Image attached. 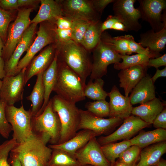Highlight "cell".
I'll return each mask as SVG.
<instances>
[{"label": "cell", "instance_id": "1", "mask_svg": "<svg viewBox=\"0 0 166 166\" xmlns=\"http://www.w3.org/2000/svg\"><path fill=\"white\" fill-rule=\"evenodd\" d=\"M49 137L33 133L11 152L15 154L22 166H46L52 149L47 145Z\"/></svg>", "mask_w": 166, "mask_h": 166}, {"label": "cell", "instance_id": "3", "mask_svg": "<svg viewBox=\"0 0 166 166\" xmlns=\"http://www.w3.org/2000/svg\"><path fill=\"white\" fill-rule=\"evenodd\" d=\"M58 59L76 73L85 84L92 69L89 52L80 44L72 40L58 44Z\"/></svg>", "mask_w": 166, "mask_h": 166}, {"label": "cell", "instance_id": "41", "mask_svg": "<svg viewBox=\"0 0 166 166\" xmlns=\"http://www.w3.org/2000/svg\"><path fill=\"white\" fill-rule=\"evenodd\" d=\"M128 41L130 54L132 53L142 54L150 56L152 58L158 57L161 56L151 53L149 50L143 47L139 43L135 41L133 36L131 35H125Z\"/></svg>", "mask_w": 166, "mask_h": 166}, {"label": "cell", "instance_id": "8", "mask_svg": "<svg viewBox=\"0 0 166 166\" xmlns=\"http://www.w3.org/2000/svg\"><path fill=\"white\" fill-rule=\"evenodd\" d=\"M32 8L20 10L17 17L9 27L2 57L5 62L9 59L24 32L31 24L30 15Z\"/></svg>", "mask_w": 166, "mask_h": 166}, {"label": "cell", "instance_id": "29", "mask_svg": "<svg viewBox=\"0 0 166 166\" xmlns=\"http://www.w3.org/2000/svg\"><path fill=\"white\" fill-rule=\"evenodd\" d=\"M100 20L91 22L80 44L90 53L97 45L102 33Z\"/></svg>", "mask_w": 166, "mask_h": 166}, {"label": "cell", "instance_id": "47", "mask_svg": "<svg viewBox=\"0 0 166 166\" xmlns=\"http://www.w3.org/2000/svg\"><path fill=\"white\" fill-rule=\"evenodd\" d=\"M166 66V54L158 57L149 59L147 67H153L156 69L161 66Z\"/></svg>", "mask_w": 166, "mask_h": 166}, {"label": "cell", "instance_id": "36", "mask_svg": "<svg viewBox=\"0 0 166 166\" xmlns=\"http://www.w3.org/2000/svg\"><path fill=\"white\" fill-rule=\"evenodd\" d=\"M85 107L87 111L97 117L101 118L109 117V103L105 100L87 102Z\"/></svg>", "mask_w": 166, "mask_h": 166}, {"label": "cell", "instance_id": "6", "mask_svg": "<svg viewBox=\"0 0 166 166\" xmlns=\"http://www.w3.org/2000/svg\"><path fill=\"white\" fill-rule=\"evenodd\" d=\"M5 113L6 120L12 127V138L18 143H23L33 134L30 110H26L22 104L19 108L6 105Z\"/></svg>", "mask_w": 166, "mask_h": 166}, {"label": "cell", "instance_id": "54", "mask_svg": "<svg viewBox=\"0 0 166 166\" xmlns=\"http://www.w3.org/2000/svg\"><path fill=\"white\" fill-rule=\"evenodd\" d=\"M155 165V166H166V160L161 158Z\"/></svg>", "mask_w": 166, "mask_h": 166}, {"label": "cell", "instance_id": "18", "mask_svg": "<svg viewBox=\"0 0 166 166\" xmlns=\"http://www.w3.org/2000/svg\"><path fill=\"white\" fill-rule=\"evenodd\" d=\"M58 46L57 43L48 45L32 59L25 72V85L32 77L41 72H43L49 67L54 59Z\"/></svg>", "mask_w": 166, "mask_h": 166}, {"label": "cell", "instance_id": "43", "mask_svg": "<svg viewBox=\"0 0 166 166\" xmlns=\"http://www.w3.org/2000/svg\"><path fill=\"white\" fill-rule=\"evenodd\" d=\"M72 28L63 30L56 27L55 34L57 43L58 44H61L72 40Z\"/></svg>", "mask_w": 166, "mask_h": 166}, {"label": "cell", "instance_id": "27", "mask_svg": "<svg viewBox=\"0 0 166 166\" xmlns=\"http://www.w3.org/2000/svg\"><path fill=\"white\" fill-rule=\"evenodd\" d=\"M166 152V141L149 145L141 150L139 162L134 166L155 165Z\"/></svg>", "mask_w": 166, "mask_h": 166}, {"label": "cell", "instance_id": "2", "mask_svg": "<svg viewBox=\"0 0 166 166\" xmlns=\"http://www.w3.org/2000/svg\"><path fill=\"white\" fill-rule=\"evenodd\" d=\"M85 85L76 73L58 58L57 79L53 91L65 100L76 104L85 99L84 93Z\"/></svg>", "mask_w": 166, "mask_h": 166}, {"label": "cell", "instance_id": "51", "mask_svg": "<svg viewBox=\"0 0 166 166\" xmlns=\"http://www.w3.org/2000/svg\"><path fill=\"white\" fill-rule=\"evenodd\" d=\"M10 163L11 166H22L21 164L18 160L17 156L13 152H10Z\"/></svg>", "mask_w": 166, "mask_h": 166}, {"label": "cell", "instance_id": "53", "mask_svg": "<svg viewBox=\"0 0 166 166\" xmlns=\"http://www.w3.org/2000/svg\"><path fill=\"white\" fill-rule=\"evenodd\" d=\"M5 62L1 56H0V79H3L6 76L5 70Z\"/></svg>", "mask_w": 166, "mask_h": 166}, {"label": "cell", "instance_id": "57", "mask_svg": "<svg viewBox=\"0 0 166 166\" xmlns=\"http://www.w3.org/2000/svg\"><path fill=\"white\" fill-rule=\"evenodd\" d=\"M2 81L1 80V79H0V90L2 87Z\"/></svg>", "mask_w": 166, "mask_h": 166}, {"label": "cell", "instance_id": "11", "mask_svg": "<svg viewBox=\"0 0 166 166\" xmlns=\"http://www.w3.org/2000/svg\"><path fill=\"white\" fill-rule=\"evenodd\" d=\"M64 16L72 19L90 22L101 19V16L94 9L90 0H58Z\"/></svg>", "mask_w": 166, "mask_h": 166}, {"label": "cell", "instance_id": "24", "mask_svg": "<svg viewBox=\"0 0 166 166\" xmlns=\"http://www.w3.org/2000/svg\"><path fill=\"white\" fill-rule=\"evenodd\" d=\"M37 14L31 21V23L37 24L44 22H55L59 17L64 16L61 6L58 0H41Z\"/></svg>", "mask_w": 166, "mask_h": 166}, {"label": "cell", "instance_id": "45", "mask_svg": "<svg viewBox=\"0 0 166 166\" xmlns=\"http://www.w3.org/2000/svg\"><path fill=\"white\" fill-rule=\"evenodd\" d=\"M73 23L72 19L64 16L58 18L55 22L57 28L63 30L72 28Z\"/></svg>", "mask_w": 166, "mask_h": 166}, {"label": "cell", "instance_id": "7", "mask_svg": "<svg viewBox=\"0 0 166 166\" xmlns=\"http://www.w3.org/2000/svg\"><path fill=\"white\" fill-rule=\"evenodd\" d=\"M56 26L53 22L45 21L40 23L37 36L34 41L26 51L24 56L18 65L16 75L24 68H26L35 55L44 47L57 43L55 30Z\"/></svg>", "mask_w": 166, "mask_h": 166}, {"label": "cell", "instance_id": "21", "mask_svg": "<svg viewBox=\"0 0 166 166\" xmlns=\"http://www.w3.org/2000/svg\"><path fill=\"white\" fill-rule=\"evenodd\" d=\"M139 43L148 49L152 53L161 55L160 53L164 50L166 45V25L160 30L155 32L152 29L141 33Z\"/></svg>", "mask_w": 166, "mask_h": 166}, {"label": "cell", "instance_id": "37", "mask_svg": "<svg viewBox=\"0 0 166 166\" xmlns=\"http://www.w3.org/2000/svg\"><path fill=\"white\" fill-rule=\"evenodd\" d=\"M141 150L136 145H131L122 153L117 160L128 166H134L139 158Z\"/></svg>", "mask_w": 166, "mask_h": 166}, {"label": "cell", "instance_id": "28", "mask_svg": "<svg viewBox=\"0 0 166 166\" xmlns=\"http://www.w3.org/2000/svg\"><path fill=\"white\" fill-rule=\"evenodd\" d=\"M132 145H136L141 149L150 145L166 140V130L156 128L152 131H142L129 140Z\"/></svg>", "mask_w": 166, "mask_h": 166}, {"label": "cell", "instance_id": "55", "mask_svg": "<svg viewBox=\"0 0 166 166\" xmlns=\"http://www.w3.org/2000/svg\"><path fill=\"white\" fill-rule=\"evenodd\" d=\"M111 166H128L122 162H119L118 161L111 163Z\"/></svg>", "mask_w": 166, "mask_h": 166}, {"label": "cell", "instance_id": "56", "mask_svg": "<svg viewBox=\"0 0 166 166\" xmlns=\"http://www.w3.org/2000/svg\"><path fill=\"white\" fill-rule=\"evenodd\" d=\"M4 45L3 44V42L1 38L0 37V56H2V50Z\"/></svg>", "mask_w": 166, "mask_h": 166}, {"label": "cell", "instance_id": "48", "mask_svg": "<svg viewBox=\"0 0 166 166\" xmlns=\"http://www.w3.org/2000/svg\"><path fill=\"white\" fill-rule=\"evenodd\" d=\"M0 7L9 11L18 9L19 6L18 0H0Z\"/></svg>", "mask_w": 166, "mask_h": 166}, {"label": "cell", "instance_id": "32", "mask_svg": "<svg viewBox=\"0 0 166 166\" xmlns=\"http://www.w3.org/2000/svg\"><path fill=\"white\" fill-rule=\"evenodd\" d=\"M132 145L130 140L118 143H112L101 146L106 160L111 164L115 161L126 149Z\"/></svg>", "mask_w": 166, "mask_h": 166}, {"label": "cell", "instance_id": "23", "mask_svg": "<svg viewBox=\"0 0 166 166\" xmlns=\"http://www.w3.org/2000/svg\"><path fill=\"white\" fill-rule=\"evenodd\" d=\"M97 135L93 132L82 129L69 140L63 143L50 144L48 146L52 149H58L73 155L78 150L83 147L92 138Z\"/></svg>", "mask_w": 166, "mask_h": 166}, {"label": "cell", "instance_id": "39", "mask_svg": "<svg viewBox=\"0 0 166 166\" xmlns=\"http://www.w3.org/2000/svg\"><path fill=\"white\" fill-rule=\"evenodd\" d=\"M19 144L12 138L0 145V166H10L8 160L9 154Z\"/></svg>", "mask_w": 166, "mask_h": 166}, {"label": "cell", "instance_id": "12", "mask_svg": "<svg viewBox=\"0 0 166 166\" xmlns=\"http://www.w3.org/2000/svg\"><path fill=\"white\" fill-rule=\"evenodd\" d=\"M124 120L122 124L115 131L97 140L101 146L122 140H129L140 130L150 125L139 117L132 115Z\"/></svg>", "mask_w": 166, "mask_h": 166}, {"label": "cell", "instance_id": "17", "mask_svg": "<svg viewBox=\"0 0 166 166\" xmlns=\"http://www.w3.org/2000/svg\"><path fill=\"white\" fill-rule=\"evenodd\" d=\"M37 24L31 23L18 43L13 53L5 65L6 76L16 75L17 67L23 53L27 51L31 44L35 32Z\"/></svg>", "mask_w": 166, "mask_h": 166}, {"label": "cell", "instance_id": "16", "mask_svg": "<svg viewBox=\"0 0 166 166\" xmlns=\"http://www.w3.org/2000/svg\"><path fill=\"white\" fill-rule=\"evenodd\" d=\"M96 137L77 151L74 156L81 166H111L103 154Z\"/></svg>", "mask_w": 166, "mask_h": 166}, {"label": "cell", "instance_id": "13", "mask_svg": "<svg viewBox=\"0 0 166 166\" xmlns=\"http://www.w3.org/2000/svg\"><path fill=\"white\" fill-rule=\"evenodd\" d=\"M80 119L78 130L87 129L97 136L106 134L120 124L123 120L117 117L104 118L97 117L87 110L79 109Z\"/></svg>", "mask_w": 166, "mask_h": 166}, {"label": "cell", "instance_id": "4", "mask_svg": "<svg viewBox=\"0 0 166 166\" xmlns=\"http://www.w3.org/2000/svg\"><path fill=\"white\" fill-rule=\"evenodd\" d=\"M51 99L53 108L57 114L61 124L59 144L70 139L79 130V109L76 104L67 101L57 95Z\"/></svg>", "mask_w": 166, "mask_h": 166}, {"label": "cell", "instance_id": "34", "mask_svg": "<svg viewBox=\"0 0 166 166\" xmlns=\"http://www.w3.org/2000/svg\"><path fill=\"white\" fill-rule=\"evenodd\" d=\"M93 82L90 80L84 89V93L85 97L94 100H105L108 96V93L103 89L104 84L101 78L95 79Z\"/></svg>", "mask_w": 166, "mask_h": 166}, {"label": "cell", "instance_id": "38", "mask_svg": "<svg viewBox=\"0 0 166 166\" xmlns=\"http://www.w3.org/2000/svg\"><path fill=\"white\" fill-rule=\"evenodd\" d=\"M72 20V39L80 44L87 30L92 22L81 19Z\"/></svg>", "mask_w": 166, "mask_h": 166}, {"label": "cell", "instance_id": "25", "mask_svg": "<svg viewBox=\"0 0 166 166\" xmlns=\"http://www.w3.org/2000/svg\"><path fill=\"white\" fill-rule=\"evenodd\" d=\"M165 103L160 99H153L139 106L133 107L131 114L139 117L144 121L150 125L157 116L165 108Z\"/></svg>", "mask_w": 166, "mask_h": 166}, {"label": "cell", "instance_id": "15", "mask_svg": "<svg viewBox=\"0 0 166 166\" xmlns=\"http://www.w3.org/2000/svg\"><path fill=\"white\" fill-rule=\"evenodd\" d=\"M26 68L22 69L17 75L6 76L2 80L0 92V101L7 105H14L22 100L24 75Z\"/></svg>", "mask_w": 166, "mask_h": 166}, {"label": "cell", "instance_id": "19", "mask_svg": "<svg viewBox=\"0 0 166 166\" xmlns=\"http://www.w3.org/2000/svg\"><path fill=\"white\" fill-rule=\"evenodd\" d=\"M110 98L109 103L110 117H117L123 120L131 115L133 108L129 97L122 95L116 85L108 93Z\"/></svg>", "mask_w": 166, "mask_h": 166}, {"label": "cell", "instance_id": "20", "mask_svg": "<svg viewBox=\"0 0 166 166\" xmlns=\"http://www.w3.org/2000/svg\"><path fill=\"white\" fill-rule=\"evenodd\" d=\"M154 84L148 75L146 74L143 77L132 89L129 97L131 104L141 105L155 98Z\"/></svg>", "mask_w": 166, "mask_h": 166}, {"label": "cell", "instance_id": "49", "mask_svg": "<svg viewBox=\"0 0 166 166\" xmlns=\"http://www.w3.org/2000/svg\"><path fill=\"white\" fill-rule=\"evenodd\" d=\"M119 20V19L114 15H109L106 19L102 22L101 28L102 32L108 29H112L115 23Z\"/></svg>", "mask_w": 166, "mask_h": 166}, {"label": "cell", "instance_id": "40", "mask_svg": "<svg viewBox=\"0 0 166 166\" xmlns=\"http://www.w3.org/2000/svg\"><path fill=\"white\" fill-rule=\"evenodd\" d=\"M13 19L12 13L0 7V37L5 44L7 35L9 24Z\"/></svg>", "mask_w": 166, "mask_h": 166}, {"label": "cell", "instance_id": "22", "mask_svg": "<svg viewBox=\"0 0 166 166\" xmlns=\"http://www.w3.org/2000/svg\"><path fill=\"white\" fill-rule=\"evenodd\" d=\"M147 68L136 65L121 70L118 75L119 85L124 89L126 97H128L129 93L146 75Z\"/></svg>", "mask_w": 166, "mask_h": 166}, {"label": "cell", "instance_id": "50", "mask_svg": "<svg viewBox=\"0 0 166 166\" xmlns=\"http://www.w3.org/2000/svg\"><path fill=\"white\" fill-rule=\"evenodd\" d=\"M166 77V66L162 69L160 70L156 69V71L154 76L151 77L152 81L154 83L156 79L160 77Z\"/></svg>", "mask_w": 166, "mask_h": 166}, {"label": "cell", "instance_id": "35", "mask_svg": "<svg viewBox=\"0 0 166 166\" xmlns=\"http://www.w3.org/2000/svg\"><path fill=\"white\" fill-rule=\"evenodd\" d=\"M122 61L114 64V68L117 70L127 69L131 67L140 65L147 67L149 60L152 58L150 56L137 53L130 55H121Z\"/></svg>", "mask_w": 166, "mask_h": 166}, {"label": "cell", "instance_id": "46", "mask_svg": "<svg viewBox=\"0 0 166 166\" xmlns=\"http://www.w3.org/2000/svg\"><path fill=\"white\" fill-rule=\"evenodd\" d=\"M115 0H90L92 5L97 12L101 16L105 8Z\"/></svg>", "mask_w": 166, "mask_h": 166}, {"label": "cell", "instance_id": "10", "mask_svg": "<svg viewBox=\"0 0 166 166\" xmlns=\"http://www.w3.org/2000/svg\"><path fill=\"white\" fill-rule=\"evenodd\" d=\"M93 60L90 80L101 78L106 75L107 67L121 61V55L100 41L92 51Z\"/></svg>", "mask_w": 166, "mask_h": 166}, {"label": "cell", "instance_id": "33", "mask_svg": "<svg viewBox=\"0 0 166 166\" xmlns=\"http://www.w3.org/2000/svg\"><path fill=\"white\" fill-rule=\"evenodd\" d=\"M46 166H81L73 155L58 149H52Z\"/></svg>", "mask_w": 166, "mask_h": 166}, {"label": "cell", "instance_id": "9", "mask_svg": "<svg viewBox=\"0 0 166 166\" xmlns=\"http://www.w3.org/2000/svg\"><path fill=\"white\" fill-rule=\"evenodd\" d=\"M141 19L148 22L152 29L158 31L166 25V0H138Z\"/></svg>", "mask_w": 166, "mask_h": 166}, {"label": "cell", "instance_id": "44", "mask_svg": "<svg viewBox=\"0 0 166 166\" xmlns=\"http://www.w3.org/2000/svg\"><path fill=\"white\" fill-rule=\"evenodd\" d=\"M153 126L156 128L166 129V109L164 108L154 120Z\"/></svg>", "mask_w": 166, "mask_h": 166}, {"label": "cell", "instance_id": "42", "mask_svg": "<svg viewBox=\"0 0 166 166\" xmlns=\"http://www.w3.org/2000/svg\"><path fill=\"white\" fill-rule=\"evenodd\" d=\"M6 105L0 101V134L4 138L8 139L12 131V127L6 118L5 108Z\"/></svg>", "mask_w": 166, "mask_h": 166}, {"label": "cell", "instance_id": "31", "mask_svg": "<svg viewBox=\"0 0 166 166\" xmlns=\"http://www.w3.org/2000/svg\"><path fill=\"white\" fill-rule=\"evenodd\" d=\"M101 41L121 55H130L128 41L125 35L112 37L105 31L102 33Z\"/></svg>", "mask_w": 166, "mask_h": 166}, {"label": "cell", "instance_id": "30", "mask_svg": "<svg viewBox=\"0 0 166 166\" xmlns=\"http://www.w3.org/2000/svg\"><path fill=\"white\" fill-rule=\"evenodd\" d=\"M43 72L37 75V79L32 91L26 97L27 100L32 103L30 110L32 117L37 115L42 107L44 100V90L42 81Z\"/></svg>", "mask_w": 166, "mask_h": 166}, {"label": "cell", "instance_id": "26", "mask_svg": "<svg viewBox=\"0 0 166 166\" xmlns=\"http://www.w3.org/2000/svg\"><path fill=\"white\" fill-rule=\"evenodd\" d=\"M58 53L57 48L53 61L43 73L42 81L44 90V100L42 107L36 116L40 114L44 110L49 101L50 95L53 91L57 77Z\"/></svg>", "mask_w": 166, "mask_h": 166}, {"label": "cell", "instance_id": "52", "mask_svg": "<svg viewBox=\"0 0 166 166\" xmlns=\"http://www.w3.org/2000/svg\"><path fill=\"white\" fill-rule=\"evenodd\" d=\"M38 1L34 0H18L19 7L34 5Z\"/></svg>", "mask_w": 166, "mask_h": 166}, {"label": "cell", "instance_id": "58", "mask_svg": "<svg viewBox=\"0 0 166 166\" xmlns=\"http://www.w3.org/2000/svg\"><path fill=\"white\" fill-rule=\"evenodd\" d=\"M155 166V165H153V166Z\"/></svg>", "mask_w": 166, "mask_h": 166}, {"label": "cell", "instance_id": "14", "mask_svg": "<svg viewBox=\"0 0 166 166\" xmlns=\"http://www.w3.org/2000/svg\"><path fill=\"white\" fill-rule=\"evenodd\" d=\"M136 0H115L113 9L114 15L124 25L128 31L138 32L142 28L139 22L141 18L140 12L135 8Z\"/></svg>", "mask_w": 166, "mask_h": 166}, {"label": "cell", "instance_id": "5", "mask_svg": "<svg viewBox=\"0 0 166 166\" xmlns=\"http://www.w3.org/2000/svg\"><path fill=\"white\" fill-rule=\"evenodd\" d=\"M31 127L33 133L48 137L51 144H58L61 124L57 114L53 108L51 98L40 114L32 117Z\"/></svg>", "mask_w": 166, "mask_h": 166}]
</instances>
